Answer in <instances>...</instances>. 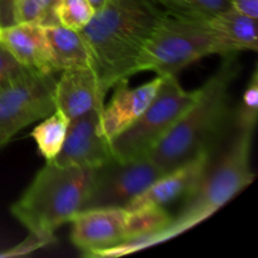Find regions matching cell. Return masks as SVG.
Listing matches in <instances>:
<instances>
[{"mask_svg":"<svg viewBox=\"0 0 258 258\" xmlns=\"http://www.w3.org/2000/svg\"><path fill=\"white\" fill-rule=\"evenodd\" d=\"M213 54L227 55L206 19L164 13L139 54L135 75L150 71L158 76H176L191 63Z\"/></svg>","mask_w":258,"mask_h":258,"instance_id":"obj_5","label":"cell"},{"mask_svg":"<svg viewBox=\"0 0 258 258\" xmlns=\"http://www.w3.org/2000/svg\"><path fill=\"white\" fill-rule=\"evenodd\" d=\"M253 131H238L229 148L214 166H209L198 188L181 206V209L165 228L111 248L92 252L87 257H120L174 238L209 218L232 198L253 181L251 168V146Z\"/></svg>","mask_w":258,"mask_h":258,"instance_id":"obj_2","label":"cell"},{"mask_svg":"<svg viewBox=\"0 0 258 258\" xmlns=\"http://www.w3.org/2000/svg\"><path fill=\"white\" fill-rule=\"evenodd\" d=\"M59 0H19L15 7V23H34L42 27L59 24L55 9Z\"/></svg>","mask_w":258,"mask_h":258,"instance_id":"obj_19","label":"cell"},{"mask_svg":"<svg viewBox=\"0 0 258 258\" xmlns=\"http://www.w3.org/2000/svg\"><path fill=\"white\" fill-rule=\"evenodd\" d=\"M163 12L184 18L207 19L229 8L228 0H153Z\"/></svg>","mask_w":258,"mask_h":258,"instance_id":"obj_18","label":"cell"},{"mask_svg":"<svg viewBox=\"0 0 258 258\" xmlns=\"http://www.w3.org/2000/svg\"><path fill=\"white\" fill-rule=\"evenodd\" d=\"M105 95L92 67H78L62 71L55 81V108L70 120L92 110H102Z\"/></svg>","mask_w":258,"mask_h":258,"instance_id":"obj_13","label":"cell"},{"mask_svg":"<svg viewBox=\"0 0 258 258\" xmlns=\"http://www.w3.org/2000/svg\"><path fill=\"white\" fill-rule=\"evenodd\" d=\"M163 174L149 156L125 161L112 158L93 170L92 185L83 209L125 208Z\"/></svg>","mask_w":258,"mask_h":258,"instance_id":"obj_9","label":"cell"},{"mask_svg":"<svg viewBox=\"0 0 258 258\" xmlns=\"http://www.w3.org/2000/svg\"><path fill=\"white\" fill-rule=\"evenodd\" d=\"M229 7L248 17L258 18V0H228Z\"/></svg>","mask_w":258,"mask_h":258,"instance_id":"obj_24","label":"cell"},{"mask_svg":"<svg viewBox=\"0 0 258 258\" xmlns=\"http://www.w3.org/2000/svg\"><path fill=\"white\" fill-rule=\"evenodd\" d=\"M93 14L95 9L88 0H59L55 9L58 23L77 32L91 22Z\"/></svg>","mask_w":258,"mask_h":258,"instance_id":"obj_20","label":"cell"},{"mask_svg":"<svg viewBox=\"0 0 258 258\" xmlns=\"http://www.w3.org/2000/svg\"><path fill=\"white\" fill-rule=\"evenodd\" d=\"M95 169L47 161L19 199L13 217L34 236L55 241L54 232L81 212L87 202Z\"/></svg>","mask_w":258,"mask_h":258,"instance_id":"obj_4","label":"cell"},{"mask_svg":"<svg viewBox=\"0 0 258 258\" xmlns=\"http://www.w3.org/2000/svg\"><path fill=\"white\" fill-rule=\"evenodd\" d=\"M197 90H185L174 75L163 76L158 92L138 120L108 141L113 159L144 158L159 145L176 121L196 101Z\"/></svg>","mask_w":258,"mask_h":258,"instance_id":"obj_6","label":"cell"},{"mask_svg":"<svg viewBox=\"0 0 258 258\" xmlns=\"http://www.w3.org/2000/svg\"><path fill=\"white\" fill-rule=\"evenodd\" d=\"M258 116V70L254 68L236 112L238 131H254Z\"/></svg>","mask_w":258,"mask_h":258,"instance_id":"obj_21","label":"cell"},{"mask_svg":"<svg viewBox=\"0 0 258 258\" xmlns=\"http://www.w3.org/2000/svg\"><path fill=\"white\" fill-rule=\"evenodd\" d=\"M70 118L55 108L50 115L33 128L30 136L37 144L45 161H53L62 149L67 134Z\"/></svg>","mask_w":258,"mask_h":258,"instance_id":"obj_17","label":"cell"},{"mask_svg":"<svg viewBox=\"0 0 258 258\" xmlns=\"http://www.w3.org/2000/svg\"><path fill=\"white\" fill-rule=\"evenodd\" d=\"M238 53L223 55L218 70L199 88L190 107L149 154L164 173L212 148L229 113V88L238 73Z\"/></svg>","mask_w":258,"mask_h":258,"instance_id":"obj_3","label":"cell"},{"mask_svg":"<svg viewBox=\"0 0 258 258\" xmlns=\"http://www.w3.org/2000/svg\"><path fill=\"white\" fill-rule=\"evenodd\" d=\"M168 221V212L161 207L135 211L115 207L83 209L71 221V241L87 256L150 236L164 228Z\"/></svg>","mask_w":258,"mask_h":258,"instance_id":"obj_7","label":"cell"},{"mask_svg":"<svg viewBox=\"0 0 258 258\" xmlns=\"http://www.w3.org/2000/svg\"><path fill=\"white\" fill-rule=\"evenodd\" d=\"M25 68L0 43V91L19 77Z\"/></svg>","mask_w":258,"mask_h":258,"instance_id":"obj_22","label":"cell"},{"mask_svg":"<svg viewBox=\"0 0 258 258\" xmlns=\"http://www.w3.org/2000/svg\"><path fill=\"white\" fill-rule=\"evenodd\" d=\"M44 33L54 72L91 67L90 52L80 32L57 24L44 27Z\"/></svg>","mask_w":258,"mask_h":258,"instance_id":"obj_16","label":"cell"},{"mask_svg":"<svg viewBox=\"0 0 258 258\" xmlns=\"http://www.w3.org/2000/svg\"><path fill=\"white\" fill-rule=\"evenodd\" d=\"M52 242H54V241H52V239H48V238H43V237L34 236V234L29 233L28 238L25 239V241H23L20 244L13 247V248L9 249V251L0 252V257L23 256V254H28L38 248H42V247L47 246V244L52 243Z\"/></svg>","mask_w":258,"mask_h":258,"instance_id":"obj_23","label":"cell"},{"mask_svg":"<svg viewBox=\"0 0 258 258\" xmlns=\"http://www.w3.org/2000/svg\"><path fill=\"white\" fill-rule=\"evenodd\" d=\"M54 73L25 68L0 91V146L30 123L55 110Z\"/></svg>","mask_w":258,"mask_h":258,"instance_id":"obj_8","label":"cell"},{"mask_svg":"<svg viewBox=\"0 0 258 258\" xmlns=\"http://www.w3.org/2000/svg\"><path fill=\"white\" fill-rule=\"evenodd\" d=\"M0 43L22 66L55 73L49 57L44 27L34 23H15L0 27Z\"/></svg>","mask_w":258,"mask_h":258,"instance_id":"obj_14","label":"cell"},{"mask_svg":"<svg viewBox=\"0 0 258 258\" xmlns=\"http://www.w3.org/2000/svg\"><path fill=\"white\" fill-rule=\"evenodd\" d=\"M19 0H0V27L14 24V12Z\"/></svg>","mask_w":258,"mask_h":258,"instance_id":"obj_25","label":"cell"},{"mask_svg":"<svg viewBox=\"0 0 258 258\" xmlns=\"http://www.w3.org/2000/svg\"><path fill=\"white\" fill-rule=\"evenodd\" d=\"M206 23L224 48L226 54L258 49L257 19L254 18L229 7L207 18Z\"/></svg>","mask_w":258,"mask_h":258,"instance_id":"obj_15","label":"cell"},{"mask_svg":"<svg viewBox=\"0 0 258 258\" xmlns=\"http://www.w3.org/2000/svg\"><path fill=\"white\" fill-rule=\"evenodd\" d=\"M212 165V151H202L196 158L181 164L156 179L149 188L125 207L128 211L150 207H165L179 198L190 196L206 176Z\"/></svg>","mask_w":258,"mask_h":258,"instance_id":"obj_11","label":"cell"},{"mask_svg":"<svg viewBox=\"0 0 258 258\" xmlns=\"http://www.w3.org/2000/svg\"><path fill=\"white\" fill-rule=\"evenodd\" d=\"M164 13L153 0H107L81 30L103 95L135 75L139 54Z\"/></svg>","mask_w":258,"mask_h":258,"instance_id":"obj_1","label":"cell"},{"mask_svg":"<svg viewBox=\"0 0 258 258\" xmlns=\"http://www.w3.org/2000/svg\"><path fill=\"white\" fill-rule=\"evenodd\" d=\"M101 111H88L70 120L64 143L53 160L55 164L97 169L113 158L108 141L98 133Z\"/></svg>","mask_w":258,"mask_h":258,"instance_id":"obj_10","label":"cell"},{"mask_svg":"<svg viewBox=\"0 0 258 258\" xmlns=\"http://www.w3.org/2000/svg\"><path fill=\"white\" fill-rule=\"evenodd\" d=\"M88 2L91 3V5H92V8L95 9V12H96V10L101 9V8H102L103 5L107 3V0H88Z\"/></svg>","mask_w":258,"mask_h":258,"instance_id":"obj_26","label":"cell"},{"mask_svg":"<svg viewBox=\"0 0 258 258\" xmlns=\"http://www.w3.org/2000/svg\"><path fill=\"white\" fill-rule=\"evenodd\" d=\"M163 76L156 75L149 82L131 88L128 80H121L113 86L110 102L103 106L98 121V133L110 141L133 125L145 111L158 92Z\"/></svg>","mask_w":258,"mask_h":258,"instance_id":"obj_12","label":"cell"}]
</instances>
